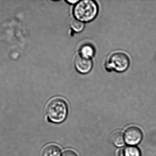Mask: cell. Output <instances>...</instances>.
I'll use <instances>...</instances> for the list:
<instances>
[{"label": "cell", "instance_id": "11", "mask_svg": "<svg viewBox=\"0 0 156 156\" xmlns=\"http://www.w3.org/2000/svg\"><path fill=\"white\" fill-rule=\"evenodd\" d=\"M61 156H78L77 154L72 150H67L65 151Z\"/></svg>", "mask_w": 156, "mask_h": 156}, {"label": "cell", "instance_id": "4", "mask_svg": "<svg viewBox=\"0 0 156 156\" xmlns=\"http://www.w3.org/2000/svg\"><path fill=\"white\" fill-rule=\"evenodd\" d=\"M124 136L125 143L128 145L136 146L142 141L143 133L137 126H131L125 130Z\"/></svg>", "mask_w": 156, "mask_h": 156}, {"label": "cell", "instance_id": "5", "mask_svg": "<svg viewBox=\"0 0 156 156\" xmlns=\"http://www.w3.org/2000/svg\"><path fill=\"white\" fill-rule=\"evenodd\" d=\"M74 64L76 70L81 74L89 73L93 67L91 59L83 57L79 54L75 58Z\"/></svg>", "mask_w": 156, "mask_h": 156}, {"label": "cell", "instance_id": "2", "mask_svg": "<svg viewBox=\"0 0 156 156\" xmlns=\"http://www.w3.org/2000/svg\"><path fill=\"white\" fill-rule=\"evenodd\" d=\"M98 5L91 0L79 1L73 9L76 18L81 22H89L94 19L98 13Z\"/></svg>", "mask_w": 156, "mask_h": 156}, {"label": "cell", "instance_id": "10", "mask_svg": "<svg viewBox=\"0 0 156 156\" xmlns=\"http://www.w3.org/2000/svg\"><path fill=\"white\" fill-rule=\"evenodd\" d=\"M69 25L71 28L76 32H81L84 28L83 23L76 18H72L70 19Z\"/></svg>", "mask_w": 156, "mask_h": 156}, {"label": "cell", "instance_id": "1", "mask_svg": "<svg viewBox=\"0 0 156 156\" xmlns=\"http://www.w3.org/2000/svg\"><path fill=\"white\" fill-rule=\"evenodd\" d=\"M68 108L65 100L61 98L52 99L46 110L47 116L50 122L60 123L65 121L67 115Z\"/></svg>", "mask_w": 156, "mask_h": 156}, {"label": "cell", "instance_id": "6", "mask_svg": "<svg viewBox=\"0 0 156 156\" xmlns=\"http://www.w3.org/2000/svg\"><path fill=\"white\" fill-rule=\"evenodd\" d=\"M95 49L90 44H84L81 46L79 50L80 56L83 57L91 59L95 54Z\"/></svg>", "mask_w": 156, "mask_h": 156}, {"label": "cell", "instance_id": "7", "mask_svg": "<svg viewBox=\"0 0 156 156\" xmlns=\"http://www.w3.org/2000/svg\"><path fill=\"white\" fill-rule=\"evenodd\" d=\"M42 156H61V150L55 145H49L44 148Z\"/></svg>", "mask_w": 156, "mask_h": 156}, {"label": "cell", "instance_id": "9", "mask_svg": "<svg viewBox=\"0 0 156 156\" xmlns=\"http://www.w3.org/2000/svg\"><path fill=\"white\" fill-rule=\"evenodd\" d=\"M124 156H141V151L138 147L129 146L123 149Z\"/></svg>", "mask_w": 156, "mask_h": 156}, {"label": "cell", "instance_id": "3", "mask_svg": "<svg viewBox=\"0 0 156 156\" xmlns=\"http://www.w3.org/2000/svg\"><path fill=\"white\" fill-rule=\"evenodd\" d=\"M130 64V59L126 54L123 52H117L110 56L106 67L108 70H111L116 72H122L128 68Z\"/></svg>", "mask_w": 156, "mask_h": 156}, {"label": "cell", "instance_id": "12", "mask_svg": "<svg viewBox=\"0 0 156 156\" xmlns=\"http://www.w3.org/2000/svg\"><path fill=\"white\" fill-rule=\"evenodd\" d=\"M118 155L119 156H124V151L123 150H120L118 153Z\"/></svg>", "mask_w": 156, "mask_h": 156}, {"label": "cell", "instance_id": "8", "mask_svg": "<svg viewBox=\"0 0 156 156\" xmlns=\"http://www.w3.org/2000/svg\"><path fill=\"white\" fill-rule=\"evenodd\" d=\"M112 142L117 147H122L125 145L124 136L121 132H116L113 134L112 137Z\"/></svg>", "mask_w": 156, "mask_h": 156}]
</instances>
